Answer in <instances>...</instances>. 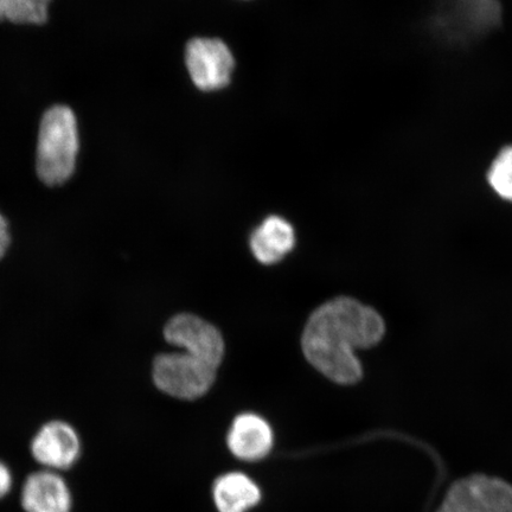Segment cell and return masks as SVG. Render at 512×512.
Here are the masks:
<instances>
[{"label": "cell", "mask_w": 512, "mask_h": 512, "mask_svg": "<svg viewBox=\"0 0 512 512\" xmlns=\"http://www.w3.org/2000/svg\"><path fill=\"white\" fill-rule=\"evenodd\" d=\"M80 138L72 108L54 105L44 112L38 130L36 174L47 187L66 184L78 164Z\"/></svg>", "instance_id": "obj_2"}, {"label": "cell", "mask_w": 512, "mask_h": 512, "mask_svg": "<svg viewBox=\"0 0 512 512\" xmlns=\"http://www.w3.org/2000/svg\"><path fill=\"white\" fill-rule=\"evenodd\" d=\"M438 512H512V486L497 478H464L448 490Z\"/></svg>", "instance_id": "obj_5"}, {"label": "cell", "mask_w": 512, "mask_h": 512, "mask_svg": "<svg viewBox=\"0 0 512 512\" xmlns=\"http://www.w3.org/2000/svg\"><path fill=\"white\" fill-rule=\"evenodd\" d=\"M81 453L80 435L67 421L47 422L30 441L31 457L44 470L61 473L73 469Z\"/></svg>", "instance_id": "obj_6"}, {"label": "cell", "mask_w": 512, "mask_h": 512, "mask_svg": "<svg viewBox=\"0 0 512 512\" xmlns=\"http://www.w3.org/2000/svg\"><path fill=\"white\" fill-rule=\"evenodd\" d=\"M296 238L290 223L283 217L270 216L256 228L251 236V248L261 264H277L291 252Z\"/></svg>", "instance_id": "obj_10"}, {"label": "cell", "mask_w": 512, "mask_h": 512, "mask_svg": "<svg viewBox=\"0 0 512 512\" xmlns=\"http://www.w3.org/2000/svg\"><path fill=\"white\" fill-rule=\"evenodd\" d=\"M485 179L499 201L512 204V144L499 150L486 171Z\"/></svg>", "instance_id": "obj_13"}, {"label": "cell", "mask_w": 512, "mask_h": 512, "mask_svg": "<svg viewBox=\"0 0 512 512\" xmlns=\"http://www.w3.org/2000/svg\"><path fill=\"white\" fill-rule=\"evenodd\" d=\"M228 447L236 458L256 462L265 458L273 446V432L268 422L251 413L239 415L228 433Z\"/></svg>", "instance_id": "obj_9"}, {"label": "cell", "mask_w": 512, "mask_h": 512, "mask_svg": "<svg viewBox=\"0 0 512 512\" xmlns=\"http://www.w3.org/2000/svg\"><path fill=\"white\" fill-rule=\"evenodd\" d=\"M14 488V473L8 464L0 460V501L10 495Z\"/></svg>", "instance_id": "obj_14"}, {"label": "cell", "mask_w": 512, "mask_h": 512, "mask_svg": "<svg viewBox=\"0 0 512 512\" xmlns=\"http://www.w3.org/2000/svg\"><path fill=\"white\" fill-rule=\"evenodd\" d=\"M168 343L217 369L223 360L224 342L214 325L190 313L172 317L164 328Z\"/></svg>", "instance_id": "obj_7"}, {"label": "cell", "mask_w": 512, "mask_h": 512, "mask_svg": "<svg viewBox=\"0 0 512 512\" xmlns=\"http://www.w3.org/2000/svg\"><path fill=\"white\" fill-rule=\"evenodd\" d=\"M260 498L259 486L240 472L227 473L214 485V501L219 512H247Z\"/></svg>", "instance_id": "obj_11"}, {"label": "cell", "mask_w": 512, "mask_h": 512, "mask_svg": "<svg viewBox=\"0 0 512 512\" xmlns=\"http://www.w3.org/2000/svg\"><path fill=\"white\" fill-rule=\"evenodd\" d=\"M386 326L379 312L349 297H339L312 313L303 334V351L313 367L338 384L361 380L356 349L381 342Z\"/></svg>", "instance_id": "obj_1"}, {"label": "cell", "mask_w": 512, "mask_h": 512, "mask_svg": "<svg viewBox=\"0 0 512 512\" xmlns=\"http://www.w3.org/2000/svg\"><path fill=\"white\" fill-rule=\"evenodd\" d=\"M185 64L198 89L214 92L229 85L235 59L220 38L195 37L185 48Z\"/></svg>", "instance_id": "obj_4"}, {"label": "cell", "mask_w": 512, "mask_h": 512, "mask_svg": "<svg viewBox=\"0 0 512 512\" xmlns=\"http://www.w3.org/2000/svg\"><path fill=\"white\" fill-rule=\"evenodd\" d=\"M53 0H0V22L18 25H43L49 19Z\"/></svg>", "instance_id": "obj_12"}, {"label": "cell", "mask_w": 512, "mask_h": 512, "mask_svg": "<svg viewBox=\"0 0 512 512\" xmlns=\"http://www.w3.org/2000/svg\"><path fill=\"white\" fill-rule=\"evenodd\" d=\"M216 370L187 352H175L155 358L152 377L160 392L176 399L196 400L209 392Z\"/></svg>", "instance_id": "obj_3"}, {"label": "cell", "mask_w": 512, "mask_h": 512, "mask_svg": "<svg viewBox=\"0 0 512 512\" xmlns=\"http://www.w3.org/2000/svg\"><path fill=\"white\" fill-rule=\"evenodd\" d=\"M24 512H73L72 489L60 472L38 470L29 473L21 489Z\"/></svg>", "instance_id": "obj_8"}, {"label": "cell", "mask_w": 512, "mask_h": 512, "mask_svg": "<svg viewBox=\"0 0 512 512\" xmlns=\"http://www.w3.org/2000/svg\"><path fill=\"white\" fill-rule=\"evenodd\" d=\"M11 245V234L8 220L0 213V260L8 253Z\"/></svg>", "instance_id": "obj_15"}]
</instances>
